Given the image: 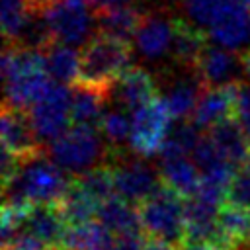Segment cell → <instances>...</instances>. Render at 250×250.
Instances as JSON below:
<instances>
[{"instance_id":"23","label":"cell","mask_w":250,"mask_h":250,"mask_svg":"<svg viewBox=\"0 0 250 250\" xmlns=\"http://www.w3.org/2000/svg\"><path fill=\"white\" fill-rule=\"evenodd\" d=\"M160 176L166 186L176 189L184 197H191L197 193L201 186V172L193 160L188 156H174L160 160Z\"/></svg>"},{"instance_id":"8","label":"cell","mask_w":250,"mask_h":250,"mask_svg":"<svg viewBox=\"0 0 250 250\" xmlns=\"http://www.w3.org/2000/svg\"><path fill=\"white\" fill-rule=\"evenodd\" d=\"M45 21L55 41L78 47L92 37V23L96 20L88 0H57L43 12Z\"/></svg>"},{"instance_id":"34","label":"cell","mask_w":250,"mask_h":250,"mask_svg":"<svg viewBox=\"0 0 250 250\" xmlns=\"http://www.w3.org/2000/svg\"><path fill=\"white\" fill-rule=\"evenodd\" d=\"M131 0H88V4L92 6V10H105V8H115V6H123L129 4Z\"/></svg>"},{"instance_id":"35","label":"cell","mask_w":250,"mask_h":250,"mask_svg":"<svg viewBox=\"0 0 250 250\" xmlns=\"http://www.w3.org/2000/svg\"><path fill=\"white\" fill-rule=\"evenodd\" d=\"M240 57V66H242V74L250 80V47H246L244 51L238 53Z\"/></svg>"},{"instance_id":"15","label":"cell","mask_w":250,"mask_h":250,"mask_svg":"<svg viewBox=\"0 0 250 250\" xmlns=\"http://www.w3.org/2000/svg\"><path fill=\"white\" fill-rule=\"evenodd\" d=\"M154 96H158L154 76L141 66H129L111 90V100L131 113L143 107Z\"/></svg>"},{"instance_id":"39","label":"cell","mask_w":250,"mask_h":250,"mask_svg":"<svg viewBox=\"0 0 250 250\" xmlns=\"http://www.w3.org/2000/svg\"><path fill=\"white\" fill-rule=\"evenodd\" d=\"M47 250H66L64 246H51V248H47Z\"/></svg>"},{"instance_id":"2","label":"cell","mask_w":250,"mask_h":250,"mask_svg":"<svg viewBox=\"0 0 250 250\" xmlns=\"http://www.w3.org/2000/svg\"><path fill=\"white\" fill-rule=\"evenodd\" d=\"M70 186L62 168L57 166L49 156L39 154L20 164L14 180L2 188L4 203L20 209H29L37 203L59 205Z\"/></svg>"},{"instance_id":"29","label":"cell","mask_w":250,"mask_h":250,"mask_svg":"<svg viewBox=\"0 0 250 250\" xmlns=\"http://www.w3.org/2000/svg\"><path fill=\"white\" fill-rule=\"evenodd\" d=\"M31 8L27 0H2V35L6 43H14L21 33Z\"/></svg>"},{"instance_id":"26","label":"cell","mask_w":250,"mask_h":250,"mask_svg":"<svg viewBox=\"0 0 250 250\" xmlns=\"http://www.w3.org/2000/svg\"><path fill=\"white\" fill-rule=\"evenodd\" d=\"M100 201L94 199L84 188L82 184L72 178L70 186L62 197V201L59 203L62 217L66 219L68 227H76V225H84L90 223L94 217H98V209H100Z\"/></svg>"},{"instance_id":"31","label":"cell","mask_w":250,"mask_h":250,"mask_svg":"<svg viewBox=\"0 0 250 250\" xmlns=\"http://www.w3.org/2000/svg\"><path fill=\"white\" fill-rule=\"evenodd\" d=\"M236 119L240 121L244 133L250 139V82L238 80V96H236Z\"/></svg>"},{"instance_id":"14","label":"cell","mask_w":250,"mask_h":250,"mask_svg":"<svg viewBox=\"0 0 250 250\" xmlns=\"http://www.w3.org/2000/svg\"><path fill=\"white\" fill-rule=\"evenodd\" d=\"M207 33L211 41L221 47L230 51L240 49L250 41V10L238 2L229 0Z\"/></svg>"},{"instance_id":"12","label":"cell","mask_w":250,"mask_h":250,"mask_svg":"<svg viewBox=\"0 0 250 250\" xmlns=\"http://www.w3.org/2000/svg\"><path fill=\"white\" fill-rule=\"evenodd\" d=\"M199 193L186 197V244L213 246L219 234V207Z\"/></svg>"},{"instance_id":"10","label":"cell","mask_w":250,"mask_h":250,"mask_svg":"<svg viewBox=\"0 0 250 250\" xmlns=\"http://www.w3.org/2000/svg\"><path fill=\"white\" fill-rule=\"evenodd\" d=\"M2 146L21 162L45 154V145L33 129L29 111L14 107L6 102L2 105Z\"/></svg>"},{"instance_id":"16","label":"cell","mask_w":250,"mask_h":250,"mask_svg":"<svg viewBox=\"0 0 250 250\" xmlns=\"http://www.w3.org/2000/svg\"><path fill=\"white\" fill-rule=\"evenodd\" d=\"M209 33L189 20L174 18V37L170 47L172 62L184 70H195L203 51L209 45Z\"/></svg>"},{"instance_id":"7","label":"cell","mask_w":250,"mask_h":250,"mask_svg":"<svg viewBox=\"0 0 250 250\" xmlns=\"http://www.w3.org/2000/svg\"><path fill=\"white\" fill-rule=\"evenodd\" d=\"M131 141L129 146L135 154L150 158L160 154V148L172 127V113L168 109L166 100L158 94L143 107L131 113Z\"/></svg>"},{"instance_id":"37","label":"cell","mask_w":250,"mask_h":250,"mask_svg":"<svg viewBox=\"0 0 250 250\" xmlns=\"http://www.w3.org/2000/svg\"><path fill=\"white\" fill-rule=\"evenodd\" d=\"M232 2H238V4H242V6H246L250 10V0H232Z\"/></svg>"},{"instance_id":"19","label":"cell","mask_w":250,"mask_h":250,"mask_svg":"<svg viewBox=\"0 0 250 250\" xmlns=\"http://www.w3.org/2000/svg\"><path fill=\"white\" fill-rule=\"evenodd\" d=\"M111 102V92L100 90L82 82L70 86V115L72 125L100 127V121L105 113V104Z\"/></svg>"},{"instance_id":"1","label":"cell","mask_w":250,"mask_h":250,"mask_svg":"<svg viewBox=\"0 0 250 250\" xmlns=\"http://www.w3.org/2000/svg\"><path fill=\"white\" fill-rule=\"evenodd\" d=\"M2 78L6 104L29 109L55 86L43 61V53L20 43H6L2 51Z\"/></svg>"},{"instance_id":"6","label":"cell","mask_w":250,"mask_h":250,"mask_svg":"<svg viewBox=\"0 0 250 250\" xmlns=\"http://www.w3.org/2000/svg\"><path fill=\"white\" fill-rule=\"evenodd\" d=\"M107 164L113 174L115 193L133 205L143 203L164 184L160 170L150 166L145 156H139L133 150L127 152L123 148H111Z\"/></svg>"},{"instance_id":"40","label":"cell","mask_w":250,"mask_h":250,"mask_svg":"<svg viewBox=\"0 0 250 250\" xmlns=\"http://www.w3.org/2000/svg\"><path fill=\"white\" fill-rule=\"evenodd\" d=\"M244 168H246V170H248V172H250V158H248V162H246V164H244Z\"/></svg>"},{"instance_id":"5","label":"cell","mask_w":250,"mask_h":250,"mask_svg":"<svg viewBox=\"0 0 250 250\" xmlns=\"http://www.w3.org/2000/svg\"><path fill=\"white\" fill-rule=\"evenodd\" d=\"M104 141L105 139H102L94 127L72 125L47 146V154L64 172L78 176L94 166L107 162L111 146Z\"/></svg>"},{"instance_id":"21","label":"cell","mask_w":250,"mask_h":250,"mask_svg":"<svg viewBox=\"0 0 250 250\" xmlns=\"http://www.w3.org/2000/svg\"><path fill=\"white\" fill-rule=\"evenodd\" d=\"M146 10L135 6V4H123L115 8H105V10H96V27L100 33L131 41L135 37V31L143 20Z\"/></svg>"},{"instance_id":"11","label":"cell","mask_w":250,"mask_h":250,"mask_svg":"<svg viewBox=\"0 0 250 250\" xmlns=\"http://www.w3.org/2000/svg\"><path fill=\"white\" fill-rule=\"evenodd\" d=\"M174 37V20L160 14L146 10L137 31H135V47L146 61H158L166 53H170Z\"/></svg>"},{"instance_id":"18","label":"cell","mask_w":250,"mask_h":250,"mask_svg":"<svg viewBox=\"0 0 250 250\" xmlns=\"http://www.w3.org/2000/svg\"><path fill=\"white\" fill-rule=\"evenodd\" d=\"M195 72L205 86H225L238 82L236 74L242 72L240 57L227 47L207 45L195 66Z\"/></svg>"},{"instance_id":"20","label":"cell","mask_w":250,"mask_h":250,"mask_svg":"<svg viewBox=\"0 0 250 250\" xmlns=\"http://www.w3.org/2000/svg\"><path fill=\"white\" fill-rule=\"evenodd\" d=\"M207 135L229 162H232L236 168H244L250 158V139L244 133L236 115L219 121L217 125L207 129Z\"/></svg>"},{"instance_id":"13","label":"cell","mask_w":250,"mask_h":250,"mask_svg":"<svg viewBox=\"0 0 250 250\" xmlns=\"http://www.w3.org/2000/svg\"><path fill=\"white\" fill-rule=\"evenodd\" d=\"M236 96H238V82L225 84V86H205L197 107L191 115V121L199 129H211L219 121L236 115Z\"/></svg>"},{"instance_id":"27","label":"cell","mask_w":250,"mask_h":250,"mask_svg":"<svg viewBox=\"0 0 250 250\" xmlns=\"http://www.w3.org/2000/svg\"><path fill=\"white\" fill-rule=\"evenodd\" d=\"M115 234L100 221L68 227L62 246L66 250H115Z\"/></svg>"},{"instance_id":"22","label":"cell","mask_w":250,"mask_h":250,"mask_svg":"<svg viewBox=\"0 0 250 250\" xmlns=\"http://www.w3.org/2000/svg\"><path fill=\"white\" fill-rule=\"evenodd\" d=\"M98 221L109 229L115 236L129 234V232H141V217L139 207H135L131 201L113 195L105 199L98 209Z\"/></svg>"},{"instance_id":"30","label":"cell","mask_w":250,"mask_h":250,"mask_svg":"<svg viewBox=\"0 0 250 250\" xmlns=\"http://www.w3.org/2000/svg\"><path fill=\"white\" fill-rule=\"evenodd\" d=\"M229 0H184V10L191 23L209 29Z\"/></svg>"},{"instance_id":"38","label":"cell","mask_w":250,"mask_h":250,"mask_svg":"<svg viewBox=\"0 0 250 250\" xmlns=\"http://www.w3.org/2000/svg\"><path fill=\"white\" fill-rule=\"evenodd\" d=\"M246 246H250V223H248V234H246Z\"/></svg>"},{"instance_id":"4","label":"cell","mask_w":250,"mask_h":250,"mask_svg":"<svg viewBox=\"0 0 250 250\" xmlns=\"http://www.w3.org/2000/svg\"><path fill=\"white\" fill-rule=\"evenodd\" d=\"M139 207L141 227L146 236L186 246V197L162 184Z\"/></svg>"},{"instance_id":"9","label":"cell","mask_w":250,"mask_h":250,"mask_svg":"<svg viewBox=\"0 0 250 250\" xmlns=\"http://www.w3.org/2000/svg\"><path fill=\"white\" fill-rule=\"evenodd\" d=\"M27 111L39 141L43 145H51L55 139L70 129V88L55 82L47 96L33 104Z\"/></svg>"},{"instance_id":"32","label":"cell","mask_w":250,"mask_h":250,"mask_svg":"<svg viewBox=\"0 0 250 250\" xmlns=\"http://www.w3.org/2000/svg\"><path fill=\"white\" fill-rule=\"evenodd\" d=\"M145 240L141 232H129V234H119L115 238V250H143Z\"/></svg>"},{"instance_id":"25","label":"cell","mask_w":250,"mask_h":250,"mask_svg":"<svg viewBox=\"0 0 250 250\" xmlns=\"http://www.w3.org/2000/svg\"><path fill=\"white\" fill-rule=\"evenodd\" d=\"M43 61H45V68L49 72V76L57 82V84H64V86H72L78 80V72H80V53L74 51V47L53 41L49 47H45L43 51Z\"/></svg>"},{"instance_id":"3","label":"cell","mask_w":250,"mask_h":250,"mask_svg":"<svg viewBox=\"0 0 250 250\" xmlns=\"http://www.w3.org/2000/svg\"><path fill=\"white\" fill-rule=\"evenodd\" d=\"M131 55L129 41L98 31L80 49V72L76 82L111 92L121 74L131 66Z\"/></svg>"},{"instance_id":"36","label":"cell","mask_w":250,"mask_h":250,"mask_svg":"<svg viewBox=\"0 0 250 250\" xmlns=\"http://www.w3.org/2000/svg\"><path fill=\"white\" fill-rule=\"evenodd\" d=\"M180 250H215V248L205 246V244H186V246H182Z\"/></svg>"},{"instance_id":"33","label":"cell","mask_w":250,"mask_h":250,"mask_svg":"<svg viewBox=\"0 0 250 250\" xmlns=\"http://www.w3.org/2000/svg\"><path fill=\"white\" fill-rule=\"evenodd\" d=\"M143 250H180L176 244H170V242H166V240H160V238H152V236H148L146 240H145V248Z\"/></svg>"},{"instance_id":"24","label":"cell","mask_w":250,"mask_h":250,"mask_svg":"<svg viewBox=\"0 0 250 250\" xmlns=\"http://www.w3.org/2000/svg\"><path fill=\"white\" fill-rule=\"evenodd\" d=\"M203 88H205V84L201 82V78L197 76L195 70H191L189 76H184V78H178L176 82H172L164 100H166L168 109L176 121H184L193 115Z\"/></svg>"},{"instance_id":"17","label":"cell","mask_w":250,"mask_h":250,"mask_svg":"<svg viewBox=\"0 0 250 250\" xmlns=\"http://www.w3.org/2000/svg\"><path fill=\"white\" fill-rule=\"evenodd\" d=\"M66 230H68V223L62 217L59 205H49V203L31 205L23 219V232L31 234L47 248L62 246Z\"/></svg>"},{"instance_id":"28","label":"cell","mask_w":250,"mask_h":250,"mask_svg":"<svg viewBox=\"0 0 250 250\" xmlns=\"http://www.w3.org/2000/svg\"><path fill=\"white\" fill-rule=\"evenodd\" d=\"M131 125L133 119L129 117L127 109L113 107L104 113L100 121V131L111 148H123V145L131 141Z\"/></svg>"}]
</instances>
